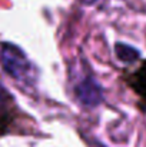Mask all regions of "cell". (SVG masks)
Masks as SVG:
<instances>
[{"label": "cell", "mask_w": 146, "mask_h": 147, "mask_svg": "<svg viewBox=\"0 0 146 147\" xmlns=\"http://www.w3.org/2000/svg\"><path fill=\"white\" fill-rule=\"evenodd\" d=\"M116 54L123 61H132V60H135L139 56V53L135 49H132L129 46H123V45H117L116 46Z\"/></svg>", "instance_id": "cell-4"}, {"label": "cell", "mask_w": 146, "mask_h": 147, "mask_svg": "<svg viewBox=\"0 0 146 147\" xmlns=\"http://www.w3.org/2000/svg\"><path fill=\"white\" fill-rule=\"evenodd\" d=\"M76 96L80 103L86 106H97L102 101V89L90 76L82 79L76 84Z\"/></svg>", "instance_id": "cell-3"}, {"label": "cell", "mask_w": 146, "mask_h": 147, "mask_svg": "<svg viewBox=\"0 0 146 147\" xmlns=\"http://www.w3.org/2000/svg\"><path fill=\"white\" fill-rule=\"evenodd\" d=\"M17 117V107L13 96L0 83V136L7 133L14 119Z\"/></svg>", "instance_id": "cell-2"}, {"label": "cell", "mask_w": 146, "mask_h": 147, "mask_svg": "<svg viewBox=\"0 0 146 147\" xmlns=\"http://www.w3.org/2000/svg\"><path fill=\"white\" fill-rule=\"evenodd\" d=\"M0 61L6 73L19 83L35 82V67L17 46L3 43L0 46Z\"/></svg>", "instance_id": "cell-1"}]
</instances>
